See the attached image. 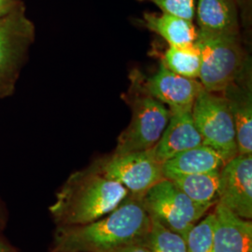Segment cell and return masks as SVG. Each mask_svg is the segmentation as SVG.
<instances>
[{"mask_svg":"<svg viewBox=\"0 0 252 252\" xmlns=\"http://www.w3.org/2000/svg\"><path fill=\"white\" fill-rule=\"evenodd\" d=\"M152 227L140 199L128 195L115 209L87 224L57 227L54 250L76 252H112L144 242Z\"/></svg>","mask_w":252,"mask_h":252,"instance_id":"cell-1","label":"cell"},{"mask_svg":"<svg viewBox=\"0 0 252 252\" xmlns=\"http://www.w3.org/2000/svg\"><path fill=\"white\" fill-rule=\"evenodd\" d=\"M128 195L126 187L105 177L92 163L69 176L49 210L57 227L82 225L107 215Z\"/></svg>","mask_w":252,"mask_h":252,"instance_id":"cell-2","label":"cell"},{"mask_svg":"<svg viewBox=\"0 0 252 252\" xmlns=\"http://www.w3.org/2000/svg\"><path fill=\"white\" fill-rule=\"evenodd\" d=\"M201 54L199 79L205 90L223 93L245 69L242 49L237 36L200 31L194 42Z\"/></svg>","mask_w":252,"mask_h":252,"instance_id":"cell-3","label":"cell"},{"mask_svg":"<svg viewBox=\"0 0 252 252\" xmlns=\"http://www.w3.org/2000/svg\"><path fill=\"white\" fill-rule=\"evenodd\" d=\"M35 40V27L24 8L0 18V99L11 96Z\"/></svg>","mask_w":252,"mask_h":252,"instance_id":"cell-4","label":"cell"},{"mask_svg":"<svg viewBox=\"0 0 252 252\" xmlns=\"http://www.w3.org/2000/svg\"><path fill=\"white\" fill-rule=\"evenodd\" d=\"M140 202L151 218L184 239L192 226L212 207L193 202L167 179L157 182Z\"/></svg>","mask_w":252,"mask_h":252,"instance_id":"cell-5","label":"cell"},{"mask_svg":"<svg viewBox=\"0 0 252 252\" xmlns=\"http://www.w3.org/2000/svg\"><path fill=\"white\" fill-rule=\"evenodd\" d=\"M191 114L203 144L214 149L225 162L238 155L234 118L223 95L204 89L192 105Z\"/></svg>","mask_w":252,"mask_h":252,"instance_id":"cell-6","label":"cell"},{"mask_svg":"<svg viewBox=\"0 0 252 252\" xmlns=\"http://www.w3.org/2000/svg\"><path fill=\"white\" fill-rule=\"evenodd\" d=\"M139 93L132 100V120L126 130L118 137L115 155L148 151L160 140L171 116L164 104L147 94Z\"/></svg>","mask_w":252,"mask_h":252,"instance_id":"cell-7","label":"cell"},{"mask_svg":"<svg viewBox=\"0 0 252 252\" xmlns=\"http://www.w3.org/2000/svg\"><path fill=\"white\" fill-rule=\"evenodd\" d=\"M93 164L105 177L126 187L129 194L135 198H141L157 182L164 179L162 163L156 159L154 148L122 155L113 154Z\"/></svg>","mask_w":252,"mask_h":252,"instance_id":"cell-8","label":"cell"},{"mask_svg":"<svg viewBox=\"0 0 252 252\" xmlns=\"http://www.w3.org/2000/svg\"><path fill=\"white\" fill-rule=\"evenodd\" d=\"M218 203L245 220L252 219V154L236 155L220 170Z\"/></svg>","mask_w":252,"mask_h":252,"instance_id":"cell-9","label":"cell"},{"mask_svg":"<svg viewBox=\"0 0 252 252\" xmlns=\"http://www.w3.org/2000/svg\"><path fill=\"white\" fill-rule=\"evenodd\" d=\"M140 89L153 98L167 105L169 109L191 108L204 90L200 81L172 72L161 63L158 71L142 84Z\"/></svg>","mask_w":252,"mask_h":252,"instance_id":"cell-10","label":"cell"},{"mask_svg":"<svg viewBox=\"0 0 252 252\" xmlns=\"http://www.w3.org/2000/svg\"><path fill=\"white\" fill-rule=\"evenodd\" d=\"M191 108L170 109L169 122L154 147L155 157L161 163L179 153L203 144L192 118Z\"/></svg>","mask_w":252,"mask_h":252,"instance_id":"cell-11","label":"cell"},{"mask_svg":"<svg viewBox=\"0 0 252 252\" xmlns=\"http://www.w3.org/2000/svg\"><path fill=\"white\" fill-rule=\"evenodd\" d=\"M212 252H252V222L235 215L220 203L214 206Z\"/></svg>","mask_w":252,"mask_h":252,"instance_id":"cell-12","label":"cell"},{"mask_svg":"<svg viewBox=\"0 0 252 252\" xmlns=\"http://www.w3.org/2000/svg\"><path fill=\"white\" fill-rule=\"evenodd\" d=\"M234 118L237 152L240 155L252 154V94L251 84L233 82L224 92Z\"/></svg>","mask_w":252,"mask_h":252,"instance_id":"cell-13","label":"cell"},{"mask_svg":"<svg viewBox=\"0 0 252 252\" xmlns=\"http://www.w3.org/2000/svg\"><path fill=\"white\" fill-rule=\"evenodd\" d=\"M225 161L220 154L207 145H199L177 154L162 163L164 179L220 170Z\"/></svg>","mask_w":252,"mask_h":252,"instance_id":"cell-14","label":"cell"},{"mask_svg":"<svg viewBox=\"0 0 252 252\" xmlns=\"http://www.w3.org/2000/svg\"><path fill=\"white\" fill-rule=\"evenodd\" d=\"M195 4L198 30L237 36L238 18L233 0H195Z\"/></svg>","mask_w":252,"mask_h":252,"instance_id":"cell-15","label":"cell"},{"mask_svg":"<svg viewBox=\"0 0 252 252\" xmlns=\"http://www.w3.org/2000/svg\"><path fill=\"white\" fill-rule=\"evenodd\" d=\"M143 21L145 27L162 36L169 46L191 45L196 40L197 28L192 21L165 12H145Z\"/></svg>","mask_w":252,"mask_h":252,"instance_id":"cell-16","label":"cell"},{"mask_svg":"<svg viewBox=\"0 0 252 252\" xmlns=\"http://www.w3.org/2000/svg\"><path fill=\"white\" fill-rule=\"evenodd\" d=\"M169 180L197 204L214 207L219 201L220 170L180 176Z\"/></svg>","mask_w":252,"mask_h":252,"instance_id":"cell-17","label":"cell"},{"mask_svg":"<svg viewBox=\"0 0 252 252\" xmlns=\"http://www.w3.org/2000/svg\"><path fill=\"white\" fill-rule=\"evenodd\" d=\"M162 63L172 72L188 79H199L201 54L195 43L188 46H169L163 54Z\"/></svg>","mask_w":252,"mask_h":252,"instance_id":"cell-18","label":"cell"},{"mask_svg":"<svg viewBox=\"0 0 252 252\" xmlns=\"http://www.w3.org/2000/svg\"><path fill=\"white\" fill-rule=\"evenodd\" d=\"M151 218V217H150ZM152 227L146 243L153 252H187L185 239L151 218Z\"/></svg>","mask_w":252,"mask_h":252,"instance_id":"cell-19","label":"cell"},{"mask_svg":"<svg viewBox=\"0 0 252 252\" xmlns=\"http://www.w3.org/2000/svg\"><path fill=\"white\" fill-rule=\"evenodd\" d=\"M214 225L215 214L212 212L192 226L185 239L187 252H212Z\"/></svg>","mask_w":252,"mask_h":252,"instance_id":"cell-20","label":"cell"},{"mask_svg":"<svg viewBox=\"0 0 252 252\" xmlns=\"http://www.w3.org/2000/svg\"><path fill=\"white\" fill-rule=\"evenodd\" d=\"M155 4L162 12L192 21L195 17V0H138Z\"/></svg>","mask_w":252,"mask_h":252,"instance_id":"cell-21","label":"cell"},{"mask_svg":"<svg viewBox=\"0 0 252 252\" xmlns=\"http://www.w3.org/2000/svg\"><path fill=\"white\" fill-rule=\"evenodd\" d=\"M22 8V0H0V18Z\"/></svg>","mask_w":252,"mask_h":252,"instance_id":"cell-22","label":"cell"},{"mask_svg":"<svg viewBox=\"0 0 252 252\" xmlns=\"http://www.w3.org/2000/svg\"><path fill=\"white\" fill-rule=\"evenodd\" d=\"M146 241L140 243L131 244L112 252H153L148 244L146 243Z\"/></svg>","mask_w":252,"mask_h":252,"instance_id":"cell-23","label":"cell"},{"mask_svg":"<svg viewBox=\"0 0 252 252\" xmlns=\"http://www.w3.org/2000/svg\"><path fill=\"white\" fill-rule=\"evenodd\" d=\"M0 252H18L5 238L0 236Z\"/></svg>","mask_w":252,"mask_h":252,"instance_id":"cell-24","label":"cell"},{"mask_svg":"<svg viewBox=\"0 0 252 252\" xmlns=\"http://www.w3.org/2000/svg\"><path fill=\"white\" fill-rule=\"evenodd\" d=\"M7 222V211L4 204L0 200V230L3 229V227L6 225Z\"/></svg>","mask_w":252,"mask_h":252,"instance_id":"cell-25","label":"cell"},{"mask_svg":"<svg viewBox=\"0 0 252 252\" xmlns=\"http://www.w3.org/2000/svg\"><path fill=\"white\" fill-rule=\"evenodd\" d=\"M51 252H64V251H58V250H53Z\"/></svg>","mask_w":252,"mask_h":252,"instance_id":"cell-26","label":"cell"}]
</instances>
